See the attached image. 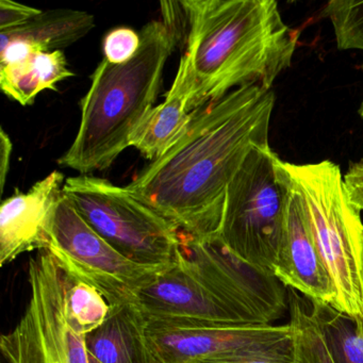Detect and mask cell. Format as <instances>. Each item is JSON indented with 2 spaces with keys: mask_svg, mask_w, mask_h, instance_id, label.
I'll return each instance as SVG.
<instances>
[{
  "mask_svg": "<svg viewBox=\"0 0 363 363\" xmlns=\"http://www.w3.org/2000/svg\"><path fill=\"white\" fill-rule=\"evenodd\" d=\"M341 50H363V0H333L325 7Z\"/></svg>",
  "mask_w": 363,
  "mask_h": 363,
  "instance_id": "obj_20",
  "label": "cell"
},
{
  "mask_svg": "<svg viewBox=\"0 0 363 363\" xmlns=\"http://www.w3.org/2000/svg\"><path fill=\"white\" fill-rule=\"evenodd\" d=\"M65 273L67 322L76 333L86 337L107 320L112 306L99 289L67 272Z\"/></svg>",
  "mask_w": 363,
  "mask_h": 363,
  "instance_id": "obj_18",
  "label": "cell"
},
{
  "mask_svg": "<svg viewBox=\"0 0 363 363\" xmlns=\"http://www.w3.org/2000/svg\"><path fill=\"white\" fill-rule=\"evenodd\" d=\"M0 88L22 106L33 104L42 89L31 67V59L20 65H0Z\"/></svg>",
  "mask_w": 363,
  "mask_h": 363,
  "instance_id": "obj_21",
  "label": "cell"
},
{
  "mask_svg": "<svg viewBox=\"0 0 363 363\" xmlns=\"http://www.w3.org/2000/svg\"><path fill=\"white\" fill-rule=\"evenodd\" d=\"M286 289L295 363H333L312 310L311 301L294 289Z\"/></svg>",
  "mask_w": 363,
  "mask_h": 363,
  "instance_id": "obj_17",
  "label": "cell"
},
{
  "mask_svg": "<svg viewBox=\"0 0 363 363\" xmlns=\"http://www.w3.org/2000/svg\"><path fill=\"white\" fill-rule=\"evenodd\" d=\"M291 192L284 161L269 146L255 147L227 188L216 237L238 258L274 275Z\"/></svg>",
  "mask_w": 363,
  "mask_h": 363,
  "instance_id": "obj_5",
  "label": "cell"
},
{
  "mask_svg": "<svg viewBox=\"0 0 363 363\" xmlns=\"http://www.w3.org/2000/svg\"><path fill=\"white\" fill-rule=\"evenodd\" d=\"M133 305L146 318L154 320L172 318L231 326H258L250 324L178 261L141 289Z\"/></svg>",
  "mask_w": 363,
  "mask_h": 363,
  "instance_id": "obj_11",
  "label": "cell"
},
{
  "mask_svg": "<svg viewBox=\"0 0 363 363\" xmlns=\"http://www.w3.org/2000/svg\"><path fill=\"white\" fill-rule=\"evenodd\" d=\"M273 91L245 86L195 110L186 133L127 190L182 233L218 235L226 191L255 147L269 145Z\"/></svg>",
  "mask_w": 363,
  "mask_h": 363,
  "instance_id": "obj_1",
  "label": "cell"
},
{
  "mask_svg": "<svg viewBox=\"0 0 363 363\" xmlns=\"http://www.w3.org/2000/svg\"><path fill=\"white\" fill-rule=\"evenodd\" d=\"M41 10L28 7L12 0L0 1V31L10 30L27 24L41 13Z\"/></svg>",
  "mask_w": 363,
  "mask_h": 363,
  "instance_id": "obj_25",
  "label": "cell"
},
{
  "mask_svg": "<svg viewBox=\"0 0 363 363\" xmlns=\"http://www.w3.org/2000/svg\"><path fill=\"white\" fill-rule=\"evenodd\" d=\"M89 361H90V363H101L99 360H96L94 357L91 356V354H89Z\"/></svg>",
  "mask_w": 363,
  "mask_h": 363,
  "instance_id": "obj_30",
  "label": "cell"
},
{
  "mask_svg": "<svg viewBox=\"0 0 363 363\" xmlns=\"http://www.w3.org/2000/svg\"><path fill=\"white\" fill-rule=\"evenodd\" d=\"M63 193L86 224L129 260L159 267L177 262L182 231L126 186L79 175L65 179Z\"/></svg>",
  "mask_w": 363,
  "mask_h": 363,
  "instance_id": "obj_6",
  "label": "cell"
},
{
  "mask_svg": "<svg viewBox=\"0 0 363 363\" xmlns=\"http://www.w3.org/2000/svg\"><path fill=\"white\" fill-rule=\"evenodd\" d=\"M65 178L55 171L26 193L18 192L0 208V264H10L33 250H48L50 218Z\"/></svg>",
  "mask_w": 363,
  "mask_h": 363,
  "instance_id": "obj_12",
  "label": "cell"
},
{
  "mask_svg": "<svg viewBox=\"0 0 363 363\" xmlns=\"http://www.w3.org/2000/svg\"><path fill=\"white\" fill-rule=\"evenodd\" d=\"M30 296L22 318L4 333L0 350L8 363H90L84 337L65 313V273L48 250L28 264Z\"/></svg>",
  "mask_w": 363,
  "mask_h": 363,
  "instance_id": "obj_7",
  "label": "cell"
},
{
  "mask_svg": "<svg viewBox=\"0 0 363 363\" xmlns=\"http://www.w3.org/2000/svg\"><path fill=\"white\" fill-rule=\"evenodd\" d=\"M177 261L252 325H273L289 311L288 289L273 274L238 258L218 237L182 235Z\"/></svg>",
  "mask_w": 363,
  "mask_h": 363,
  "instance_id": "obj_9",
  "label": "cell"
},
{
  "mask_svg": "<svg viewBox=\"0 0 363 363\" xmlns=\"http://www.w3.org/2000/svg\"><path fill=\"white\" fill-rule=\"evenodd\" d=\"M50 235L48 250L61 267L99 289L112 307L135 303L137 293L169 267L140 264L121 255L86 224L63 190Z\"/></svg>",
  "mask_w": 363,
  "mask_h": 363,
  "instance_id": "obj_8",
  "label": "cell"
},
{
  "mask_svg": "<svg viewBox=\"0 0 363 363\" xmlns=\"http://www.w3.org/2000/svg\"><path fill=\"white\" fill-rule=\"evenodd\" d=\"M190 90L182 73L177 72L164 101L152 108L131 139L147 160L156 161L164 156L184 135L194 111L189 109Z\"/></svg>",
  "mask_w": 363,
  "mask_h": 363,
  "instance_id": "obj_15",
  "label": "cell"
},
{
  "mask_svg": "<svg viewBox=\"0 0 363 363\" xmlns=\"http://www.w3.org/2000/svg\"><path fill=\"white\" fill-rule=\"evenodd\" d=\"M274 276L286 288L294 289L310 301L333 306V282L312 239L301 195L293 182L286 231Z\"/></svg>",
  "mask_w": 363,
  "mask_h": 363,
  "instance_id": "obj_13",
  "label": "cell"
},
{
  "mask_svg": "<svg viewBox=\"0 0 363 363\" xmlns=\"http://www.w3.org/2000/svg\"><path fill=\"white\" fill-rule=\"evenodd\" d=\"M354 320V325H356L357 333L363 340V308L361 313Z\"/></svg>",
  "mask_w": 363,
  "mask_h": 363,
  "instance_id": "obj_29",
  "label": "cell"
},
{
  "mask_svg": "<svg viewBox=\"0 0 363 363\" xmlns=\"http://www.w3.org/2000/svg\"><path fill=\"white\" fill-rule=\"evenodd\" d=\"M31 67L42 91H58V82L75 76L67 67V58L61 50L39 52L31 59Z\"/></svg>",
  "mask_w": 363,
  "mask_h": 363,
  "instance_id": "obj_22",
  "label": "cell"
},
{
  "mask_svg": "<svg viewBox=\"0 0 363 363\" xmlns=\"http://www.w3.org/2000/svg\"><path fill=\"white\" fill-rule=\"evenodd\" d=\"M12 154V142L8 133L0 129V191L4 192L8 172L10 167V158Z\"/></svg>",
  "mask_w": 363,
  "mask_h": 363,
  "instance_id": "obj_28",
  "label": "cell"
},
{
  "mask_svg": "<svg viewBox=\"0 0 363 363\" xmlns=\"http://www.w3.org/2000/svg\"><path fill=\"white\" fill-rule=\"evenodd\" d=\"M310 301L333 363H363V340L354 320L329 303Z\"/></svg>",
  "mask_w": 363,
  "mask_h": 363,
  "instance_id": "obj_19",
  "label": "cell"
},
{
  "mask_svg": "<svg viewBox=\"0 0 363 363\" xmlns=\"http://www.w3.org/2000/svg\"><path fill=\"white\" fill-rule=\"evenodd\" d=\"M348 201L359 211H363V160L352 165L344 176Z\"/></svg>",
  "mask_w": 363,
  "mask_h": 363,
  "instance_id": "obj_27",
  "label": "cell"
},
{
  "mask_svg": "<svg viewBox=\"0 0 363 363\" xmlns=\"http://www.w3.org/2000/svg\"><path fill=\"white\" fill-rule=\"evenodd\" d=\"M94 27L95 18L88 12L48 10L23 26L0 31V45L11 40H25L39 46L44 52H56L79 41Z\"/></svg>",
  "mask_w": 363,
  "mask_h": 363,
  "instance_id": "obj_16",
  "label": "cell"
},
{
  "mask_svg": "<svg viewBox=\"0 0 363 363\" xmlns=\"http://www.w3.org/2000/svg\"><path fill=\"white\" fill-rule=\"evenodd\" d=\"M301 195L316 250L330 276L333 307L352 320L363 308V223L348 201L340 167L330 160L284 162Z\"/></svg>",
  "mask_w": 363,
  "mask_h": 363,
  "instance_id": "obj_4",
  "label": "cell"
},
{
  "mask_svg": "<svg viewBox=\"0 0 363 363\" xmlns=\"http://www.w3.org/2000/svg\"><path fill=\"white\" fill-rule=\"evenodd\" d=\"M186 50L178 72L189 89L191 112L237 89L272 90L291 67L299 33L282 20L273 0H184Z\"/></svg>",
  "mask_w": 363,
  "mask_h": 363,
  "instance_id": "obj_2",
  "label": "cell"
},
{
  "mask_svg": "<svg viewBox=\"0 0 363 363\" xmlns=\"http://www.w3.org/2000/svg\"><path fill=\"white\" fill-rule=\"evenodd\" d=\"M146 325L133 303L112 307L107 320L84 337L86 350L101 363H158L146 337Z\"/></svg>",
  "mask_w": 363,
  "mask_h": 363,
  "instance_id": "obj_14",
  "label": "cell"
},
{
  "mask_svg": "<svg viewBox=\"0 0 363 363\" xmlns=\"http://www.w3.org/2000/svg\"><path fill=\"white\" fill-rule=\"evenodd\" d=\"M359 114H360L361 118L363 120V101L362 104H361L360 109H359Z\"/></svg>",
  "mask_w": 363,
  "mask_h": 363,
  "instance_id": "obj_31",
  "label": "cell"
},
{
  "mask_svg": "<svg viewBox=\"0 0 363 363\" xmlns=\"http://www.w3.org/2000/svg\"><path fill=\"white\" fill-rule=\"evenodd\" d=\"M146 320V337L158 363H195L241 356L293 339L290 323L231 326L172 318Z\"/></svg>",
  "mask_w": 363,
  "mask_h": 363,
  "instance_id": "obj_10",
  "label": "cell"
},
{
  "mask_svg": "<svg viewBox=\"0 0 363 363\" xmlns=\"http://www.w3.org/2000/svg\"><path fill=\"white\" fill-rule=\"evenodd\" d=\"M140 45V33L127 27L113 29L104 39L105 59L113 65H122L135 56Z\"/></svg>",
  "mask_w": 363,
  "mask_h": 363,
  "instance_id": "obj_23",
  "label": "cell"
},
{
  "mask_svg": "<svg viewBox=\"0 0 363 363\" xmlns=\"http://www.w3.org/2000/svg\"><path fill=\"white\" fill-rule=\"evenodd\" d=\"M195 363H295L294 344L292 339L269 350Z\"/></svg>",
  "mask_w": 363,
  "mask_h": 363,
  "instance_id": "obj_24",
  "label": "cell"
},
{
  "mask_svg": "<svg viewBox=\"0 0 363 363\" xmlns=\"http://www.w3.org/2000/svg\"><path fill=\"white\" fill-rule=\"evenodd\" d=\"M39 52H44L30 42L11 40L0 45V65H20L30 60Z\"/></svg>",
  "mask_w": 363,
  "mask_h": 363,
  "instance_id": "obj_26",
  "label": "cell"
},
{
  "mask_svg": "<svg viewBox=\"0 0 363 363\" xmlns=\"http://www.w3.org/2000/svg\"><path fill=\"white\" fill-rule=\"evenodd\" d=\"M141 45L131 60L113 65L104 59L80 103L82 120L61 167L89 175L111 167L130 147L131 139L152 111L177 35L164 22L152 21L140 33Z\"/></svg>",
  "mask_w": 363,
  "mask_h": 363,
  "instance_id": "obj_3",
  "label": "cell"
}]
</instances>
